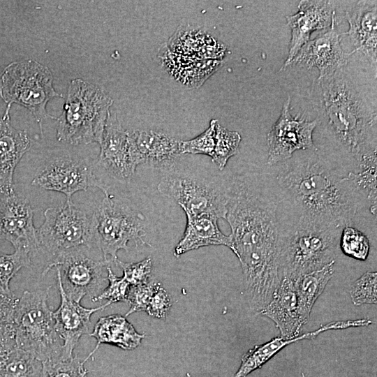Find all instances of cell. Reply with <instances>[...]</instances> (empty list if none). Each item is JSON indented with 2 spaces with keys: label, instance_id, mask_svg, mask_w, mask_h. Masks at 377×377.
<instances>
[{
  "label": "cell",
  "instance_id": "ac0fdd59",
  "mask_svg": "<svg viewBox=\"0 0 377 377\" xmlns=\"http://www.w3.org/2000/svg\"><path fill=\"white\" fill-rule=\"evenodd\" d=\"M346 63L334 22L326 32L306 43L289 66L316 67L320 71L318 80H322L341 71Z\"/></svg>",
  "mask_w": 377,
  "mask_h": 377
},
{
  "label": "cell",
  "instance_id": "d6a6232c",
  "mask_svg": "<svg viewBox=\"0 0 377 377\" xmlns=\"http://www.w3.org/2000/svg\"><path fill=\"white\" fill-rule=\"evenodd\" d=\"M350 295L355 306L376 304L377 273L367 272L362 274L351 286Z\"/></svg>",
  "mask_w": 377,
  "mask_h": 377
},
{
  "label": "cell",
  "instance_id": "9c48e42d",
  "mask_svg": "<svg viewBox=\"0 0 377 377\" xmlns=\"http://www.w3.org/2000/svg\"><path fill=\"white\" fill-rule=\"evenodd\" d=\"M44 218L37 229L39 249H45L54 258L73 249L96 245L93 217H88L72 200L46 209Z\"/></svg>",
  "mask_w": 377,
  "mask_h": 377
},
{
  "label": "cell",
  "instance_id": "74e56055",
  "mask_svg": "<svg viewBox=\"0 0 377 377\" xmlns=\"http://www.w3.org/2000/svg\"><path fill=\"white\" fill-rule=\"evenodd\" d=\"M161 284L159 282L154 281L131 286L127 301L130 309L125 314V317L135 312L145 311L154 293Z\"/></svg>",
  "mask_w": 377,
  "mask_h": 377
},
{
  "label": "cell",
  "instance_id": "d4e9b609",
  "mask_svg": "<svg viewBox=\"0 0 377 377\" xmlns=\"http://www.w3.org/2000/svg\"><path fill=\"white\" fill-rule=\"evenodd\" d=\"M89 336L96 339L94 350L84 360L86 362L102 343L113 345L123 350H133L139 346L145 338L144 334L138 333L125 316L112 314L101 317L94 327Z\"/></svg>",
  "mask_w": 377,
  "mask_h": 377
},
{
  "label": "cell",
  "instance_id": "f35d334b",
  "mask_svg": "<svg viewBox=\"0 0 377 377\" xmlns=\"http://www.w3.org/2000/svg\"><path fill=\"white\" fill-rule=\"evenodd\" d=\"M170 307V297L161 284L154 293L145 311L150 316L164 319L168 314Z\"/></svg>",
  "mask_w": 377,
  "mask_h": 377
},
{
  "label": "cell",
  "instance_id": "4fadbf2b",
  "mask_svg": "<svg viewBox=\"0 0 377 377\" xmlns=\"http://www.w3.org/2000/svg\"><path fill=\"white\" fill-rule=\"evenodd\" d=\"M31 185L64 193L66 200H71L75 193L94 186L105 195L108 193V186L96 178L86 163L71 157L52 161L35 176Z\"/></svg>",
  "mask_w": 377,
  "mask_h": 377
},
{
  "label": "cell",
  "instance_id": "8992f818",
  "mask_svg": "<svg viewBox=\"0 0 377 377\" xmlns=\"http://www.w3.org/2000/svg\"><path fill=\"white\" fill-rule=\"evenodd\" d=\"M341 230V228L318 230L295 225L288 226L281 240V276L295 280L335 260Z\"/></svg>",
  "mask_w": 377,
  "mask_h": 377
},
{
  "label": "cell",
  "instance_id": "ba28073f",
  "mask_svg": "<svg viewBox=\"0 0 377 377\" xmlns=\"http://www.w3.org/2000/svg\"><path fill=\"white\" fill-rule=\"evenodd\" d=\"M95 239L102 251L103 259L116 263L118 251H128V243L136 245L148 244L146 236L145 216L125 202L108 193L105 195L93 216Z\"/></svg>",
  "mask_w": 377,
  "mask_h": 377
},
{
  "label": "cell",
  "instance_id": "6da1fadb",
  "mask_svg": "<svg viewBox=\"0 0 377 377\" xmlns=\"http://www.w3.org/2000/svg\"><path fill=\"white\" fill-rule=\"evenodd\" d=\"M233 180L226 186V219L244 275L247 300L258 312L271 300L282 276V237L290 224L280 202L275 184Z\"/></svg>",
  "mask_w": 377,
  "mask_h": 377
},
{
  "label": "cell",
  "instance_id": "8fae6325",
  "mask_svg": "<svg viewBox=\"0 0 377 377\" xmlns=\"http://www.w3.org/2000/svg\"><path fill=\"white\" fill-rule=\"evenodd\" d=\"M89 249L82 247L64 252L54 258L43 271L45 274L55 267L66 296L78 303L84 296L89 295L91 299L97 296L107 280L104 268L110 261L93 258Z\"/></svg>",
  "mask_w": 377,
  "mask_h": 377
},
{
  "label": "cell",
  "instance_id": "2e32d148",
  "mask_svg": "<svg viewBox=\"0 0 377 377\" xmlns=\"http://www.w3.org/2000/svg\"><path fill=\"white\" fill-rule=\"evenodd\" d=\"M334 1H300L298 11L286 16L291 29V39L286 61L283 68L289 66L302 47L310 40L312 32L330 29L335 22Z\"/></svg>",
  "mask_w": 377,
  "mask_h": 377
},
{
  "label": "cell",
  "instance_id": "e0dca14e",
  "mask_svg": "<svg viewBox=\"0 0 377 377\" xmlns=\"http://www.w3.org/2000/svg\"><path fill=\"white\" fill-rule=\"evenodd\" d=\"M57 286L60 293V305L53 311L54 328L63 341L62 360L70 359L80 337L88 334L91 315L110 305L106 302L96 308H86L80 303L69 299L57 276Z\"/></svg>",
  "mask_w": 377,
  "mask_h": 377
},
{
  "label": "cell",
  "instance_id": "4316f807",
  "mask_svg": "<svg viewBox=\"0 0 377 377\" xmlns=\"http://www.w3.org/2000/svg\"><path fill=\"white\" fill-rule=\"evenodd\" d=\"M370 204V212L376 215V149L363 154L354 172L347 174Z\"/></svg>",
  "mask_w": 377,
  "mask_h": 377
},
{
  "label": "cell",
  "instance_id": "f546056e",
  "mask_svg": "<svg viewBox=\"0 0 377 377\" xmlns=\"http://www.w3.org/2000/svg\"><path fill=\"white\" fill-rule=\"evenodd\" d=\"M31 255L24 249H15L11 254L0 253V294L13 295L10 281L20 269L31 265Z\"/></svg>",
  "mask_w": 377,
  "mask_h": 377
},
{
  "label": "cell",
  "instance_id": "836d02e7",
  "mask_svg": "<svg viewBox=\"0 0 377 377\" xmlns=\"http://www.w3.org/2000/svg\"><path fill=\"white\" fill-rule=\"evenodd\" d=\"M216 119H212L209 127L195 138L188 140H179L180 154H204L212 156L215 146Z\"/></svg>",
  "mask_w": 377,
  "mask_h": 377
},
{
  "label": "cell",
  "instance_id": "44dd1931",
  "mask_svg": "<svg viewBox=\"0 0 377 377\" xmlns=\"http://www.w3.org/2000/svg\"><path fill=\"white\" fill-rule=\"evenodd\" d=\"M372 323L367 318L357 320H337L323 325L315 331L302 334L293 339H283L281 337H275L270 341L255 346L249 350L242 357L239 368L235 374V377H246L253 371L260 369L268 360L286 346L300 341L302 339H313L320 333L332 330H344L350 327H366Z\"/></svg>",
  "mask_w": 377,
  "mask_h": 377
},
{
  "label": "cell",
  "instance_id": "5bb4252c",
  "mask_svg": "<svg viewBox=\"0 0 377 377\" xmlns=\"http://www.w3.org/2000/svg\"><path fill=\"white\" fill-rule=\"evenodd\" d=\"M100 147L97 164L116 180L129 181L139 164L128 131L114 112H109Z\"/></svg>",
  "mask_w": 377,
  "mask_h": 377
},
{
  "label": "cell",
  "instance_id": "f1b7e54d",
  "mask_svg": "<svg viewBox=\"0 0 377 377\" xmlns=\"http://www.w3.org/2000/svg\"><path fill=\"white\" fill-rule=\"evenodd\" d=\"M241 140L239 133L228 131L216 123L215 146L211 158L220 170L224 169L230 158L239 153Z\"/></svg>",
  "mask_w": 377,
  "mask_h": 377
},
{
  "label": "cell",
  "instance_id": "30bf717a",
  "mask_svg": "<svg viewBox=\"0 0 377 377\" xmlns=\"http://www.w3.org/2000/svg\"><path fill=\"white\" fill-rule=\"evenodd\" d=\"M157 189L164 197L175 200L186 216L207 215L226 219V187L212 185L189 175L165 173L160 179Z\"/></svg>",
  "mask_w": 377,
  "mask_h": 377
},
{
  "label": "cell",
  "instance_id": "ffe728a7",
  "mask_svg": "<svg viewBox=\"0 0 377 377\" xmlns=\"http://www.w3.org/2000/svg\"><path fill=\"white\" fill-rule=\"evenodd\" d=\"M259 313L274 322L283 339L299 337L305 325L300 313L294 281L286 277H282L271 300Z\"/></svg>",
  "mask_w": 377,
  "mask_h": 377
},
{
  "label": "cell",
  "instance_id": "277c9868",
  "mask_svg": "<svg viewBox=\"0 0 377 377\" xmlns=\"http://www.w3.org/2000/svg\"><path fill=\"white\" fill-rule=\"evenodd\" d=\"M112 99L97 85L81 79L69 84L57 138L73 145H101Z\"/></svg>",
  "mask_w": 377,
  "mask_h": 377
},
{
  "label": "cell",
  "instance_id": "9a60e30c",
  "mask_svg": "<svg viewBox=\"0 0 377 377\" xmlns=\"http://www.w3.org/2000/svg\"><path fill=\"white\" fill-rule=\"evenodd\" d=\"M34 210L27 198L15 193L0 200V239L12 244L15 249H24L31 254L39 249Z\"/></svg>",
  "mask_w": 377,
  "mask_h": 377
},
{
  "label": "cell",
  "instance_id": "603a6c76",
  "mask_svg": "<svg viewBox=\"0 0 377 377\" xmlns=\"http://www.w3.org/2000/svg\"><path fill=\"white\" fill-rule=\"evenodd\" d=\"M217 221V218L207 215L186 216V228L174 249V256L179 258L188 251L210 245L226 246L233 252L230 236L220 230Z\"/></svg>",
  "mask_w": 377,
  "mask_h": 377
},
{
  "label": "cell",
  "instance_id": "7c38bea8",
  "mask_svg": "<svg viewBox=\"0 0 377 377\" xmlns=\"http://www.w3.org/2000/svg\"><path fill=\"white\" fill-rule=\"evenodd\" d=\"M290 97L284 102L280 116L267 135V164H280L293 157L297 150L317 151L313 132L318 119L308 121L293 117L290 112Z\"/></svg>",
  "mask_w": 377,
  "mask_h": 377
},
{
  "label": "cell",
  "instance_id": "ab89813d",
  "mask_svg": "<svg viewBox=\"0 0 377 377\" xmlns=\"http://www.w3.org/2000/svg\"><path fill=\"white\" fill-rule=\"evenodd\" d=\"M15 348L0 343V367L5 362L11 351Z\"/></svg>",
  "mask_w": 377,
  "mask_h": 377
},
{
  "label": "cell",
  "instance_id": "8d00e7d4",
  "mask_svg": "<svg viewBox=\"0 0 377 377\" xmlns=\"http://www.w3.org/2000/svg\"><path fill=\"white\" fill-rule=\"evenodd\" d=\"M123 270V276L131 286L147 283L152 271V260L150 257L138 263H124L117 260Z\"/></svg>",
  "mask_w": 377,
  "mask_h": 377
},
{
  "label": "cell",
  "instance_id": "83f0119b",
  "mask_svg": "<svg viewBox=\"0 0 377 377\" xmlns=\"http://www.w3.org/2000/svg\"><path fill=\"white\" fill-rule=\"evenodd\" d=\"M42 368V362L16 347L0 367V377H40Z\"/></svg>",
  "mask_w": 377,
  "mask_h": 377
},
{
  "label": "cell",
  "instance_id": "52a82bcc",
  "mask_svg": "<svg viewBox=\"0 0 377 377\" xmlns=\"http://www.w3.org/2000/svg\"><path fill=\"white\" fill-rule=\"evenodd\" d=\"M0 96L7 105L16 103L29 110L43 135V121L56 119L47 112V103L54 97L63 96L53 87L50 70L29 59L12 62L3 69L0 76Z\"/></svg>",
  "mask_w": 377,
  "mask_h": 377
},
{
  "label": "cell",
  "instance_id": "7a4b0ae2",
  "mask_svg": "<svg viewBox=\"0 0 377 377\" xmlns=\"http://www.w3.org/2000/svg\"><path fill=\"white\" fill-rule=\"evenodd\" d=\"M280 165L275 186L288 219L297 227L343 228L367 200L346 171L320 156Z\"/></svg>",
  "mask_w": 377,
  "mask_h": 377
},
{
  "label": "cell",
  "instance_id": "d6986e66",
  "mask_svg": "<svg viewBox=\"0 0 377 377\" xmlns=\"http://www.w3.org/2000/svg\"><path fill=\"white\" fill-rule=\"evenodd\" d=\"M7 105L0 117V195L14 193L13 174L21 158L31 148L33 141L24 131L15 128L10 123Z\"/></svg>",
  "mask_w": 377,
  "mask_h": 377
},
{
  "label": "cell",
  "instance_id": "d590c367",
  "mask_svg": "<svg viewBox=\"0 0 377 377\" xmlns=\"http://www.w3.org/2000/svg\"><path fill=\"white\" fill-rule=\"evenodd\" d=\"M106 269L108 285L91 300L96 302L106 300L110 304L119 302H127L131 285L123 276L121 277L117 276L109 265Z\"/></svg>",
  "mask_w": 377,
  "mask_h": 377
},
{
  "label": "cell",
  "instance_id": "e575fe53",
  "mask_svg": "<svg viewBox=\"0 0 377 377\" xmlns=\"http://www.w3.org/2000/svg\"><path fill=\"white\" fill-rule=\"evenodd\" d=\"M84 363V360L73 356L57 362H44L40 377H87Z\"/></svg>",
  "mask_w": 377,
  "mask_h": 377
},
{
  "label": "cell",
  "instance_id": "484cf974",
  "mask_svg": "<svg viewBox=\"0 0 377 377\" xmlns=\"http://www.w3.org/2000/svg\"><path fill=\"white\" fill-rule=\"evenodd\" d=\"M334 263L335 260H332L322 268L293 280L300 313L305 325L309 321L313 304L334 275Z\"/></svg>",
  "mask_w": 377,
  "mask_h": 377
},
{
  "label": "cell",
  "instance_id": "7402d4cb",
  "mask_svg": "<svg viewBox=\"0 0 377 377\" xmlns=\"http://www.w3.org/2000/svg\"><path fill=\"white\" fill-rule=\"evenodd\" d=\"M349 24L348 32L354 50L349 54L361 52L372 65L377 60V2L358 1L346 11Z\"/></svg>",
  "mask_w": 377,
  "mask_h": 377
},
{
  "label": "cell",
  "instance_id": "4dcf8cb0",
  "mask_svg": "<svg viewBox=\"0 0 377 377\" xmlns=\"http://www.w3.org/2000/svg\"><path fill=\"white\" fill-rule=\"evenodd\" d=\"M339 246L347 256L365 261L369 256L370 244L367 237L357 228L346 226L341 232Z\"/></svg>",
  "mask_w": 377,
  "mask_h": 377
},
{
  "label": "cell",
  "instance_id": "cb8c5ba5",
  "mask_svg": "<svg viewBox=\"0 0 377 377\" xmlns=\"http://www.w3.org/2000/svg\"><path fill=\"white\" fill-rule=\"evenodd\" d=\"M128 132L140 165H165L180 155L179 140L164 133L152 130Z\"/></svg>",
  "mask_w": 377,
  "mask_h": 377
},
{
  "label": "cell",
  "instance_id": "1f68e13d",
  "mask_svg": "<svg viewBox=\"0 0 377 377\" xmlns=\"http://www.w3.org/2000/svg\"><path fill=\"white\" fill-rule=\"evenodd\" d=\"M18 299L14 295L0 294V343L16 347L14 313Z\"/></svg>",
  "mask_w": 377,
  "mask_h": 377
},
{
  "label": "cell",
  "instance_id": "5b68a950",
  "mask_svg": "<svg viewBox=\"0 0 377 377\" xmlns=\"http://www.w3.org/2000/svg\"><path fill=\"white\" fill-rule=\"evenodd\" d=\"M50 288L24 291L14 313L16 347L42 362L62 360L63 343L47 304Z\"/></svg>",
  "mask_w": 377,
  "mask_h": 377
},
{
  "label": "cell",
  "instance_id": "3957f363",
  "mask_svg": "<svg viewBox=\"0 0 377 377\" xmlns=\"http://www.w3.org/2000/svg\"><path fill=\"white\" fill-rule=\"evenodd\" d=\"M319 80L328 129L351 156L353 172L361 155L376 149V118L363 110L357 94L341 71Z\"/></svg>",
  "mask_w": 377,
  "mask_h": 377
}]
</instances>
